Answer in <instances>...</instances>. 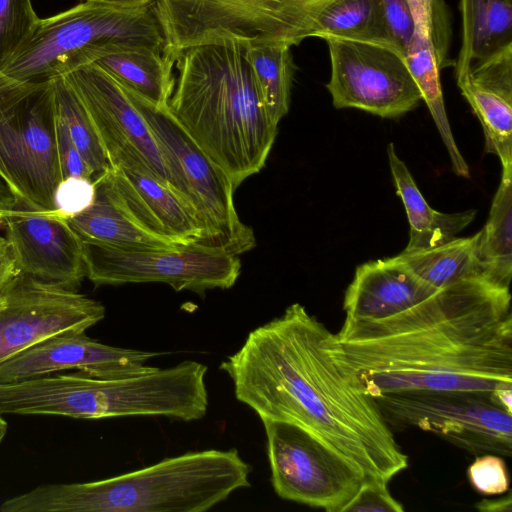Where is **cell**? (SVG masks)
Returning <instances> with one entry per match:
<instances>
[{"instance_id": "1", "label": "cell", "mask_w": 512, "mask_h": 512, "mask_svg": "<svg viewBox=\"0 0 512 512\" xmlns=\"http://www.w3.org/2000/svg\"><path fill=\"white\" fill-rule=\"evenodd\" d=\"M328 350L373 400L512 388L510 288L461 279L393 316L344 323Z\"/></svg>"}, {"instance_id": "2", "label": "cell", "mask_w": 512, "mask_h": 512, "mask_svg": "<svg viewBox=\"0 0 512 512\" xmlns=\"http://www.w3.org/2000/svg\"><path fill=\"white\" fill-rule=\"evenodd\" d=\"M330 331L294 303L250 331L220 364L236 399L261 419L294 423L349 460L366 480L389 482L408 466L376 402L328 350Z\"/></svg>"}, {"instance_id": "3", "label": "cell", "mask_w": 512, "mask_h": 512, "mask_svg": "<svg viewBox=\"0 0 512 512\" xmlns=\"http://www.w3.org/2000/svg\"><path fill=\"white\" fill-rule=\"evenodd\" d=\"M247 46L217 41L182 51L168 102L174 118L234 189L264 167L278 127L265 107Z\"/></svg>"}, {"instance_id": "4", "label": "cell", "mask_w": 512, "mask_h": 512, "mask_svg": "<svg viewBox=\"0 0 512 512\" xmlns=\"http://www.w3.org/2000/svg\"><path fill=\"white\" fill-rule=\"evenodd\" d=\"M236 449L187 452L118 476L45 484L5 500L1 512H203L250 486Z\"/></svg>"}, {"instance_id": "5", "label": "cell", "mask_w": 512, "mask_h": 512, "mask_svg": "<svg viewBox=\"0 0 512 512\" xmlns=\"http://www.w3.org/2000/svg\"><path fill=\"white\" fill-rule=\"evenodd\" d=\"M139 47L171 50L155 0L130 8L85 1L40 18L2 72L21 81H45Z\"/></svg>"}, {"instance_id": "6", "label": "cell", "mask_w": 512, "mask_h": 512, "mask_svg": "<svg viewBox=\"0 0 512 512\" xmlns=\"http://www.w3.org/2000/svg\"><path fill=\"white\" fill-rule=\"evenodd\" d=\"M56 126L53 79L21 81L0 71V177L25 209L57 212Z\"/></svg>"}, {"instance_id": "7", "label": "cell", "mask_w": 512, "mask_h": 512, "mask_svg": "<svg viewBox=\"0 0 512 512\" xmlns=\"http://www.w3.org/2000/svg\"><path fill=\"white\" fill-rule=\"evenodd\" d=\"M169 48L177 54L217 41L282 42L311 37L320 12L335 0H155Z\"/></svg>"}, {"instance_id": "8", "label": "cell", "mask_w": 512, "mask_h": 512, "mask_svg": "<svg viewBox=\"0 0 512 512\" xmlns=\"http://www.w3.org/2000/svg\"><path fill=\"white\" fill-rule=\"evenodd\" d=\"M122 87V86H121ZM145 119L162 154L170 184L203 224L207 245L235 255L255 245L253 230L239 218L228 176L204 153L170 112L122 87Z\"/></svg>"}, {"instance_id": "9", "label": "cell", "mask_w": 512, "mask_h": 512, "mask_svg": "<svg viewBox=\"0 0 512 512\" xmlns=\"http://www.w3.org/2000/svg\"><path fill=\"white\" fill-rule=\"evenodd\" d=\"M86 276L95 285L161 282L175 291L228 289L240 274L238 255L197 242L172 247L82 242Z\"/></svg>"}, {"instance_id": "10", "label": "cell", "mask_w": 512, "mask_h": 512, "mask_svg": "<svg viewBox=\"0 0 512 512\" xmlns=\"http://www.w3.org/2000/svg\"><path fill=\"white\" fill-rule=\"evenodd\" d=\"M262 423L275 493L284 500L343 512L366 481L362 472L299 425L276 420Z\"/></svg>"}, {"instance_id": "11", "label": "cell", "mask_w": 512, "mask_h": 512, "mask_svg": "<svg viewBox=\"0 0 512 512\" xmlns=\"http://www.w3.org/2000/svg\"><path fill=\"white\" fill-rule=\"evenodd\" d=\"M387 423L437 434L473 454L510 457L512 413L482 392H418L375 398Z\"/></svg>"}, {"instance_id": "12", "label": "cell", "mask_w": 512, "mask_h": 512, "mask_svg": "<svg viewBox=\"0 0 512 512\" xmlns=\"http://www.w3.org/2000/svg\"><path fill=\"white\" fill-rule=\"evenodd\" d=\"M331 75L326 87L337 109L395 119L422 100L404 56L388 45L327 36Z\"/></svg>"}, {"instance_id": "13", "label": "cell", "mask_w": 512, "mask_h": 512, "mask_svg": "<svg viewBox=\"0 0 512 512\" xmlns=\"http://www.w3.org/2000/svg\"><path fill=\"white\" fill-rule=\"evenodd\" d=\"M0 295V363L52 335L85 332L105 316L100 302L20 273Z\"/></svg>"}, {"instance_id": "14", "label": "cell", "mask_w": 512, "mask_h": 512, "mask_svg": "<svg viewBox=\"0 0 512 512\" xmlns=\"http://www.w3.org/2000/svg\"><path fill=\"white\" fill-rule=\"evenodd\" d=\"M65 77L87 108L111 168L144 173L171 187L159 147L122 87L95 63Z\"/></svg>"}, {"instance_id": "15", "label": "cell", "mask_w": 512, "mask_h": 512, "mask_svg": "<svg viewBox=\"0 0 512 512\" xmlns=\"http://www.w3.org/2000/svg\"><path fill=\"white\" fill-rule=\"evenodd\" d=\"M158 353L110 346L66 331L45 338L0 363V385L35 379L64 370L95 378L137 376L157 367L146 362Z\"/></svg>"}, {"instance_id": "16", "label": "cell", "mask_w": 512, "mask_h": 512, "mask_svg": "<svg viewBox=\"0 0 512 512\" xmlns=\"http://www.w3.org/2000/svg\"><path fill=\"white\" fill-rule=\"evenodd\" d=\"M17 273L77 291L86 276L82 241L58 212L18 209L3 217Z\"/></svg>"}, {"instance_id": "17", "label": "cell", "mask_w": 512, "mask_h": 512, "mask_svg": "<svg viewBox=\"0 0 512 512\" xmlns=\"http://www.w3.org/2000/svg\"><path fill=\"white\" fill-rule=\"evenodd\" d=\"M94 182L142 228L176 244L207 245L205 228L194 210L169 185L144 173L111 168Z\"/></svg>"}, {"instance_id": "18", "label": "cell", "mask_w": 512, "mask_h": 512, "mask_svg": "<svg viewBox=\"0 0 512 512\" xmlns=\"http://www.w3.org/2000/svg\"><path fill=\"white\" fill-rule=\"evenodd\" d=\"M437 291L416 276L397 256L366 262L357 267L346 289L344 323L393 316Z\"/></svg>"}, {"instance_id": "19", "label": "cell", "mask_w": 512, "mask_h": 512, "mask_svg": "<svg viewBox=\"0 0 512 512\" xmlns=\"http://www.w3.org/2000/svg\"><path fill=\"white\" fill-rule=\"evenodd\" d=\"M389 167L397 194L409 222V240L404 251L431 248L447 243L475 218L476 210L444 213L429 206L393 143L387 145Z\"/></svg>"}, {"instance_id": "20", "label": "cell", "mask_w": 512, "mask_h": 512, "mask_svg": "<svg viewBox=\"0 0 512 512\" xmlns=\"http://www.w3.org/2000/svg\"><path fill=\"white\" fill-rule=\"evenodd\" d=\"M179 57L173 50L139 47L107 55L95 64L120 86L154 105L165 106L174 90L172 68Z\"/></svg>"}, {"instance_id": "21", "label": "cell", "mask_w": 512, "mask_h": 512, "mask_svg": "<svg viewBox=\"0 0 512 512\" xmlns=\"http://www.w3.org/2000/svg\"><path fill=\"white\" fill-rule=\"evenodd\" d=\"M94 184L96 194L92 205L67 219L82 242L116 246L183 245L162 239L142 228L100 183Z\"/></svg>"}, {"instance_id": "22", "label": "cell", "mask_w": 512, "mask_h": 512, "mask_svg": "<svg viewBox=\"0 0 512 512\" xmlns=\"http://www.w3.org/2000/svg\"><path fill=\"white\" fill-rule=\"evenodd\" d=\"M462 45L456 76L512 43V0H460Z\"/></svg>"}, {"instance_id": "23", "label": "cell", "mask_w": 512, "mask_h": 512, "mask_svg": "<svg viewBox=\"0 0 512 512\" xmlns=\"http://www.w3.org/2000/svg\"><path fill=\"white\" fill-rule=\"evenodd\" d=\"M475 263L478 275L510 288L512 278V173L502 172L486 224L477 232Z\"/></svg>"}, {"instance_id": "24", "label": "cell", "mask_w": 512, "mask_h": 512, "mask_svg": "<svg viewBox=\"0 0 512 512\" xmlns=\"http://www.w3.org/2000/svg\"><path fill=\"white\" fill-rule=\"evenodd\" d=\"M404 60L446 146L454 172L469 178V167L458 149L446 114L440 82L442 64L432 36L415 33Z\"/></svg>"}, {"instance_id": "25", "label": "cell", "mask_w": 512, "mask_h": 512, "mask_svg": "<svg viewBox=\"0 0 512 512\" xmlns=\"http://www.w3.org/2000/svg\"><path fill=\"white\" fill-rule=\"evenodd\" d=\"M477 238L478 233L456 237L431 248L403 250L397 257L420 279L440 289L464 278L480 277L475 263Z\"/></svg>"}, {"instance_id": "26", "label": "cell", "mask_w": 512, "mask_h": 512, "mask_svg": "<svg viewBox=\"0 0 512 512\" xmlns=\"http://www.w3.org/2000/svg\"><path fill=\"white\" fill-rule=\"evenodd\" d=\"M252 65L267 112L274 124L288 113L294 63L291 46L282 42L248 43Z\"/></svg>"}, {"instance_id": "27", "label": "cell", "mask_w": 512, "mask_h": 512, "mask_svg": "<svg viewBox=\"0 0 512 512\" xmlns=\"http://www.w3.org/2000/svg\"><path fill=\"white\" fill-rule=\"evenodd\" d=\"M327 36L376 42L390 47L380 0H335L317 16L311 37Z\"/></svg>"}, {"instance_id": "28", "label": "cell", "mask_w": 512, "mask_h": 512, "mask_svg": "<svg viewBox=\"0 0 512 512\" xmlns=\"http://www.w3.org/2000/svg\"><path fill=\"white\" fill-rule=\"evenodd\" d=\"M57 112L81 156L93 172L94 180L111 169L96 127L80 96L65 76L53 79Z\"/></svg>"}, {"instance_id": "29", "label": "cell", "mask_w": 512, "mask_h": 512, "mask_svg": "<svg viewBox=\"0 0 512 512\" xmlns=\"http://www.w3.org/2000/svg\"><path fill=\"white\" fill-rule=\"evenodd\" d=\"M39 20L31 0H0V71L26 43Z\"/></svg>"}, {"instance_id": "30", "label": "cell", "mask_w": 512, "mask_h": 512, "mask_svg": "<svg viewBox=\"0 0 512 512\" xmlns=\"http://www.w3.org/2000/svg\"><path fill=\"white\" fill-rule=\"evenodd\" d=\"M467 75L474 84L512 99V43L476 61Z\"/></svg>"}, {"instance_id": "31", "label": "cell", "mask_w": 512, "mask_h": 512, "mask_svg": "<svg viewBox=\"0 0 512 512\" xmlns=\"http://www.w3.org/2000/svg\"><path fill=\"white\" fill-rule=\"evenodd\" d=\"M470 483L485 495H500L509 489V475L505 461L495 454L476 457L468 468Z\"/></svg>"}, {"instance_id": "32", "label": "cell", "mask_w": 512, "mask_h": 512, "mask_svg": "<svg viewBox=\"0 0 512 512\" xmlns=\"http://www.w3.org/2000/svg\"><path fill=\"white\" fill-rule=\"evenodd\" d=\"M385 28L392 45L403 56L415 35V24L405 0H380Z\"/></svg>"}, {"instance_id": "33", "label": "cell", "mask_w": 512, "mask_h": 512, "mask_svg": "<svg viewBox=\"0 0 512 512\" xmlns=\"http://www.w3.org/2000/svg\"><path fill=\"white\" fill-rule=\"evenodd\" d=\"M95 194V184L91 179L83 177L65 178L59 183L55 192L56 211L68 219L91 206Z\"/></svg>"}, {"instance_id": "34", "label": "cell", "mask_w": 512, "mask_h": 512, "mask_svg": "<svg viewBox=\"0 0 512 512\" xmlns=\"http://www.w3.org/2000/svg\"><path fill=\"white\" fill-rule=\"evenodd\" d=\"M387 485L380 480L364 481L343 512H402V504L391 495Z\"/></svg>"}, {"instance_id": "35", "label": "cell", "mask_w": 512, "mask_h": 512, "mask_svg": "<svg viewBox=\"0 0 512 512\" xmlns=\"http://www.w3.org/2000/svg\"><path fill=\"white\" fill-rule=\"evenodd\" d=\"M56 147L62 180L83 177L94 182V175L76 148L62 116L57 112Z\"/></svg>"}, {"instance_id": "36", "label": "cell", "mask_w": 512, "mask_h": 512, "mask_svg": "<svg viewBox=\"0 0 512 512\" xmlns=\"http://www.w3.org/2000/svg\"><path fill=\"white\" fill-rule=\"evenodd\" d=\"M411 11L415 33L434 37V13L437 0H405Z\"/></svg>"}, {"instance_id": "37", "label": "cell", "mask_w": 512, "mask_h": 512, "mask_svg": "<svg viewBox=\"0 0 512 512\" xmlns=\"http://www.w3.org/2000/svg\"><path fill=\"white\" fill-rule=\"evenodd\" d=\"M17 273L10 246L5 237L0 236V289Z\"/></svg>"}, {"instance_id": "38", "label": "cell", "mask_w": 512, "mask_h": 512, "mask_svg": "<svg viewBox=\"0 0 512 512\" xmlns=\"http://www.w3.org/2000/svg\"><path fill=\"white\" fill-rule=\"evenodd\" d=\"M20 204L9 185L0 177V218L20 209Z\"/></svg>"}, {"instance_id": "39", "label": "cell", "mask_w": 512, "mask_h": 512, "mask_svg": "<svg viewBox=\"0 0 512 512\" xmlns=\"http://www.w3.org/2000/svg\"><path fill=\"white\" fill-rule=\"evenodd\" d=\"M475 508L482 512H511V494L508 493L505 497L499 499H483L475 504Z\"/></svg>"}, {"instance_id": "40", "label": "cell", "mask_w": 512, "mask_h": 512, "mask_svg": "<svg viewBox=\"0 0 512 512\" xmlns=\"http://www.w3.org/2000/svg\"><path fill=\"white\" fill-rule=\"evenodd\" d=\"M497 401L509 412L512 413V388H500L494 392Z\"/></svg>"}, {"instance_id": "41", "label": "cell", "mask_w": 512, "mask_h": 512, "mask_svg": "<svg viewBox=\"0 0 512 512\" xmlns=\"http://www.w3.org/2000/svg\"><path fill=\"white\" fill-rule=\"evenodd\" d=\"M85 1H94V2H100L105 3L113 6L118 7H139L147 4L151 0H85Z\"/></svg>"}, {"instance_id": "42", "label": "cell", "mask_w": 512, "mask_h": 512, "mask_svg": "<svg viewBox=\"0 0 512 512\" xmlns=\"http://www.w3.org/2000/svg\"><path fill=\"white\" fill-rule=\"evenodd\" d=\"M8 430V423L7 421L2 417V414H0V444L2 440L4 439L6 433Z\"/></svg>"}, {"instance_id": "43", "label": "cell", "mask_w": 512, "mask_h": 512, "mask_svg": "<svg viewBox=\"0 0 512 512\" xmlns=\"http://www.w3.org/2000/svg\"><path fill=\"white\" fill-rule=\"evenodd\" d=\"M4 220L3 218H0V227L3 226Z\"/></svg>"}, {"instance_id": "44", "label": "cell", "mask_w": 512, "mask_h": 512, "mask_svg": "<svg viewBox=\"0 0 512 512\" xmlns=\"http://www.w3.org/2000/svg\"><path fill=\"white\" fill-rule=\"evenodd\" d=\"M1 300H2V297H1V295H0V303H1Z\"/></svg>"}]
</instances>
